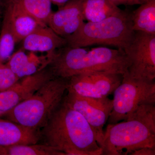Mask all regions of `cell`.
<instances>
[{
    "mask_svg": "<svg viewBox=\"0 0 155 155\" xmlns=\"http://www.w3.org/2000/svg\"><path fill=\"white\" fill-rule=\"evenodd\" d=\"M22 49L41 52H55L67 46L66 39L55 33L48 25L40 26L22 41Z\"/></svg>",
    "mask_w": 155,
    "mask_h": 155,
    "instance_id": "4fadbf2b",
    "label": "cell"
},
{
    "mask_svg": "<svg viewBox=\"0 0 155 155\" xmlns=\"http://www.w3.org/2000/svg\"><path fill=\"white\" fill-rule=\"evenodd\" d=\"M19 79L6 64L0 65V92L10 88Z\"/></svg>",
    "mask_w": 155,
    "mask_h": 155,
    "instance_id": "44dd1931",
    "label": "cell"
},
{
    "mask_svg": "<svg viewBox=\"0 0 155 155\" xmlns=\"http://www.w3.org/2000/svg\"><path fill=\"white\" fill-rule=\"evenodd\" d=\"M67 92L63 102L80 113L86 119L94 130L101 147L104 135V127L113 109V99L109 97L94 98L81 96L68 88Z\"/></svg>",
    "mask_w": 155,
    "mask_h": 155,
    "instance_id": "ba28073f",
    "label": "cell"
},
{
    "mask_svg": "<svg viewBox=\"0 0 155 155\" xmlns=\"http://www.w3.org/2000/svg\"><path fill=\"white\" fill-rule=\"evenodd\" d=\"M5 1L7 2V0H0V6L2 5V3L3 2H5Z\"/></svg>",
    "mask_w": 155,
    "mask_h": 155,
    "instance_id": "d4e9b609",
    "label": "cell"
},
{
    "mask_svg": "<svg viewBox=\"0 0 155 155\" xmlns=\"http://www.w3.org/2000/svg\"><path fill=\"white\" fill-rule=\"evenodd\" d=\"M25 52L20 49L14 53L6 65L19 79L35 74L51 64L57 52L48 53L45 56H38L34 52Z\"/></svg>",
    "mask_w": 155,
    "mask_h": 155,
    "instance_id": "7c38bea8",
    "label": "cell"
},
{
    "mask_svg": "<svg viewBox=\"0 0 155 155\" xmlns=\"http://www.w3.org/2000/svg\"><path fill=\"white\" fill-rule=\"evenodd\" d=\"M50 1L51 2L52 4L56 5L60 8L71 0H50Z\"/></svg>",
    "mask_w": 155,
    "mask_h": 155,
    "instance_id": "cb8c5ba5",
    "label": "cell"
},
{
    "mask_svg": "<svg viewBox=\"0 0 155 155\" xmlns=\"http://www.w3.org/2000/svg\"><path fill=\"white\" fill-rule=\"evenodd\" d=\"M50 70L44 69L23 78L8 89L0 92V118L28 98L45 83L54 78Z\"/></svg>",
    "mask_w": 155,
    "mask_h": 155,
    "instance_id": "30bf717a",
    "label": "cell"
},
{
    "mask_svg": "<svg viewBox=\"0 0 155 155\" xmlns=\"http://www.w3.org/2000/svg\"><path fill=\"white\" fill-rule=\"evenodd\" d=\"M114 5L118 6L120 5H140L150 0H109Z\"/></svg>",
    "mask_w": 155,
    "mask_h": 155,
    "instance_id": "7402d4cb",
    "label": "cell"
},
{
    "mask_svg": "<svg viewBox=\"0 0 155 155\" xmlns=\"http://www.w3.org/2000/svg\"><path fill=\"white\" fill-rule=\"evenodd\" d=\"M144 147L155 149V104L143 105L127 120L108 124L102 155H130Z\"/></svg>",
    "mask_w": 155,
    "mask_h": 155,
    "instance_id": "3957f363",
    "label": "cell"
},
{
    "mask_svg": "<svg viewBox=\"0 0 155 155\" xmlns=\"http://www.w3.org/2000/svg\"><path fill=\"white\" fill-rule=\"evenodd\" d=\"M124 51L129 61L127 72L130 77L155 81V35L135 31Z\"/></svg>",
    "mask_w": 155,
    "mask_h": 155,
    "instance_id": "52a82bcc",
    "label": "cell"
},
{
    "mask_svg": "<svg viewBox=\"0 0 155 155\" xmlns=\"http://www.w3.org/2000/svg\"><path fill=\"white\" fill-rule=\"evenodd\" d=\"M132 13L121 11L99 22H84L71 35L65 38L67 46L87 47L101 45L124 50L132 40Z\"/></svg>",
    "mask_w": 155,
    "mask_h": 155,
    "instance_id": "277c9868",
    "label": "cell"
},
{
    "mask_svg": "<svg viewBox=\"0 0 155 155\" xmlns=\"http://www.w3.org/2000/svg\"><path fill=\"white\" fill-rule=\"evenodd\" d=\"M155 149L144 147L134 151L130 155H155Z\"/></svg>",
    "mask_w": 155,
    "mask_h": 155,
    "instance_id": "603a6c76",
    "label": "cell"
},
{
    "mask_svg": "<svg viewBox=\"0 0 155 155\" xmlns=\"http://www.w3.org/2000/svg\"><path fill=\"white\" fill-rule=\"evenodd\" d=\"M19 5L42 26L48 25L51 14L50 0H17Z\"/></svg>",
    "mask_w": 155,
    "mask_h": 155,
    "instance_id": "ffe728a7",
    "label": "cell"
},
{
    "mask_svg": "<svg viewBox=\"0 0 155 155\" xmlns=\"http://www.w3.org/2000/svg\"><path fill=\"white\" fill-rule=\"evenodd\" d=\"M145 104H155V81L137 80L130 77L126 71L114 91L108 124L127 120L140 106Z\"/></svg>",
    "mask_w": 155,
    "mask_h": 155,
    "instance_id": "8992f818",
    "label": "cell"
},
{
    "mask_svg": "<svg viewBox=\"0 0 155 155\" xmlns=\"http://www.w3.org/2000/svg\"><path fill=\"white\" fill-rule=\"evenodd\" d=\"M82 3V0H71L52 12L48 26L64 38L74 33L85 22Z\"/></svg>",
    "mask_w": 155,
    "mask_h": 155,
    "instance_id": "8fae6325",
    "label": "cell"
},
{
    "mask_svg": "<svg viewBox=\"0 0 155 155\" xmlns=\"http://www.w3.org/2000/svg\"><path fill=\"white\" fill-rule=\"evenodd\" d=\"M123 74L104 71L85 72L68 79V88L81 96L103 98L114 93Z\"/></svg>",
    "mask_w": 155,
    "mask_h": 155,
    "instance_id": "9c48e42d",
    "label": "cell"
},
{
    "mask_svg": "<svg viewBox=\"0 0 155 155\" xmlns=\"http://www.w3.org/2000/svg\"><path fill=\"white\" fill-rule=\"evenodd\" d=\"M82 14L87 22H99L121 10L109 0H82Z\"/></svg>",
    "mask_w": 155,
    "mask_h": 155,
    "instance_id": "2e32d148",
    "label": "cell"
},
{
    "mask_svg": "<svg viewBox=\"0 0 155 155\" xmlns=\"http://www.w3.org/2000/svg\"><path fill=\"white\" fill-rule=\"evenodd\" d=\"M16 43L11 20V11L6 5L0 34V65L8 61L14 53Z\"/></svg>",
    "mask_w": 155,
    "mask_h": 155,
    "instance_id": "ac0fdd59",
    "label": "cell"
},
{
    "mask_svg": "<svg viewBox=\"0 0 155 155\" xmlns=\"http://www.w3.org/2000/svg\"><path fill=\"white\" fill-rule=\"evenodd\" d=\"M61 49L50 64L55 77L68 79L81 73L98 71L123 74L129 66L125 51L120 49L66 46Z\"/></svg>",
    "mask_w": 155,
    "mask_h": 155,
    "instance_id": "7a4b0ae2",
    "label": "cell"
},
{
    "mask_svg": "<svg viewBox=\"0 0 155 155\" xmlns=\"http://www.w3.org/2000/svg\"><path fill=\"white\" fill-rule=\"evenodd\" d=\"M45 144L66 155H101L91 126L80 113L62 101L44 126Z\"/></svg>",
    "mask_w": 155,
    "mask_h": 155,
    "instance_id": "6da1fadb",
    "label": "cell"
},
{
    "mask_svg": "<svg viewBox=\"0 0 155 155\" xmlns=\"http://www.w3.org/2000/svg\"><path fill=\"white\" fill-rule=\"evenodd\" d=\"M6 4L11 11L12 25L17 43L22 41L36 28L42 26L22 8L17 0H7Z\"/></svg>",
    "mask_w": 155,
    "mask_h": 155,
    "instance_id": "9a60e30c",
    "label": "cell"
},
{
    "mask_svg": "<svg viewBox=\"0 0 155 155\" xmlns=\"http://www.w3.org/2000/svg\"><path fill=\"white\" fill-rule=\"evenodd\" d=\"M40 137L37 129L0 118V147L35 144Z\"/></svg>",
    "mask_w": 155,
    "mask_h": 155,
    "instance_id": "5bb4252c",
    "label": "cell"
},
{
    "mask_svg": "<svg viewBox=\"0 0 155 155\" xmlns=\"http://www.w3.org/2000/svg\"><path fill=\"white\" fill-rule=\"evenodd\" d=\"M68 86V79L54 78L4 116L13 122L38 130L45 126L61 104Z\"/></svg>",
    "mask_w": 155,
    "mask_h": 155,
    "instance_id": "5b68a950",
    "label": "cell"
},
{
    "mask_svg": "<svg viewBox=\"0 0 155 155\" xmlns=\"http://www.w3.org/2000/svg\"><path fill=\"white\" fill-rule=\"evenodd\" d=\"M0 155H66L46 144L15 145L0 147Z\"/></svg>",
    "mask_w": 155,
    "mask_h": 155,
    "instance_id": "d6986e66",
    "label": "cell"
},
{
    "mask_svg": "<svg viewBox=\"0 0 155 155\" xmlns=\"http://www.w3.org/2000/svg\"><path fill=\"white\" fill-rule=\"evenodd\" d=\"M132 21L134 31L155 35V0L142 4L132 12Z\"/></svg>",
    "mask_w": 155,
    "mask_h": 155,
    "instance_id": "e0dca14e",
    "label": "cell"
}]
</instances>
